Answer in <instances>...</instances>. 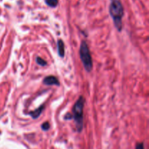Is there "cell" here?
<instances>
[{
    "label": "cell",
    "mask_w": 149,
    "mask_h": 149,
    "mask_svg": "<svg viewBox=\"0 0 149 149\" xmlns=\"http://www.w3.org/2000/svg\"><path fill=\"white\" fill-rule=\"evenodd\" d=\"M109 13L113 19L115 27L120 32L122 29V18L124 15V8L120 0H111Z\"/></svg>",
    "instance_id": "6da1fadb"
},
{
    "label": "cell",
    "mask_w": 149,
    "mask_h": 149,
    "mask_svg": "<svg viewBox=\"0 0 149 149\" xmlns=\"http://www.w3.org/2000/svg\"><path fill=\"white\" fill-rule=\"evenodd\" d=\"M84 102H85V100H84V97L81 96L74 104V108H73L72 118H74V121H75L77 131L79 132H80L83 128V120H84L83 109H84Z\"/></svg>",
    "instance_id": "7a4b0ae2"
},
{
    "label": "cell",
    "mask_w": 149,
    "mask_h": 149,
    "mask_svg": "<svg viewBox=\"0 0 149 149\" xmlns=\"http://www.w3.org/2000/svg\"><path fill=\"white\" fill-rule=\"evenodd\" d=\"M79 55L84 69L87 72L91 71L93 69V59H92L88 45L85 41H82L80 45Z\"/></svg>",
    "instance_id": "3957f363"
},
{
    "label": "cell",
    "mask_w": 149,
    "mask_h": 149,
    "mask_svg": "<svg viewBox=\"0 0 149 149\" xmlns=\"http://www.w3.org/2000/svg\"><path fill=\"white\" fill-rule=\"evenodd\" d=\"M43 83L47 86H59L60 83L58 78L55 76H47L43 80Z\"/></svg>",
    "instance_id": "277c9868"
},
{
    "label": "cell",
    "mask_w": 149,
    "mask_h": 149,
    "mask_svg": "<svg viewBox=\"0 0 149 149\" xmlns=\"http://www.w3.org/2000/svg\"><path fill=\"white\" fill-rule=\"evenodd\" d=\"M57 46H58V55L61 57H63L65 54V45H64L63 41L62 39H58L57 42Z\"/></svg>",
    "instance_id": "5b68a950"
},
{
    "label": "cell",
    "mask_w": 149,
    "mask_h": 149,
    "mask_svg": "<svg viewBox=\"0 0 149 149\" xmlns=\"http://www.w3.org/2000/svg\"><path fill=\"white\" fill-rule=\"evenodd\" d=\"M43 109H44V105H41L39 108H37L36 110H35L34 111H33V112H31L30 115H31V117L33 118H37L38 117L41 115V113H42Z\"/></svg>",
    "instance_id": "8992f818"
},
{
    "label": "cell",
    "mask_w": 149,
    "mask_h": 149,
    "mask_svg": "<svg viewBox=\"0 0 149 149\" xmlns=\"http://www.w3.org/2000/svg\"><path fill=\"white\" fill-rule=\"evenodd\" d=\"M45 2L51 7H55L58 4V0H45Z\"/></svg>",
    "instance_id": "52a82bcc"
},
{
    "label": "cell",
    "mask_w": 149,
    "mask_h": 149,
    "mask_svg": "<svg viewBox=\"0 0 149 149\" xmlns=\"http://www.w3.org/2000/svg\"><path fill=\"white\" fill-rule=\"evenodd\" d=\"M36 61L40 66H45L47 64V61L45 59H43V58H40V57H37L36 59Z\"/></svg>",
    "instance_id": "ba28073f"
},
{
    "label": "cell",
    "mask_w": 149,
    "mask_h": 149,
    "mask_svg": "<svg viewBox=\"0 0 149 149\" xmlns=\"http://www.w3.org/2000/svg\"><path fill=\"white\" fill-rule=\"evenodd\" d=\"M42 130H45V131H47L49 129V124L48 122H45L42 125Z\"/></svg>",
    "instance_id": "9c48e42d"
},
{
    "label": "cell",
    "mask_w": 149,
    "mask_h": 149,
    "mask_svg": "<svg viewBox=\"0 0 149 149\" xmlns=\"http://www.w3.org/2000/svg\"><path fill=\"white\" fill-rule=\"evenodd\" d=\"M135 149H145V147H144V144L143 143H137L136 148Z\"/></svg>",
    "instance_id": "30bf717a"
},
{
    "label": "cell",
    "mask_w": 149,
    "mask_h": 149,
    "mask_svg": "<svg viewBox=\"0 0 149 149\" xmlns=\"http://www.w3.org/2000/svg\"><path fill=\"white\" fill-rule=\"evenodd\" d=\"M71 118H72V115H71V114H69V113H68V114H66V115H65V120H70V119H71Z\"/></svg>",
    "instance_id": "8fae6325"
}]
</instances>
